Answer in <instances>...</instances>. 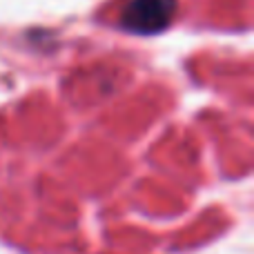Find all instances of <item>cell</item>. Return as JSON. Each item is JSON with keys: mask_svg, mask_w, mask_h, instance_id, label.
Segmentation results:
<instances>
[{"mask_svg": "<svg viewBox=\"0 0 254 254\" xmlns=\"http://www.w3.org/2000/svg\"><path fill=\"white\" fill-rule=\"evenodd\" d=\"M176 0H127L121 25L136 34H156L172 22Z\"/></svg>", "mask_w": 254, "mask_h": 254, "instance_id": "1", "label": "cell"}]
</instances>
